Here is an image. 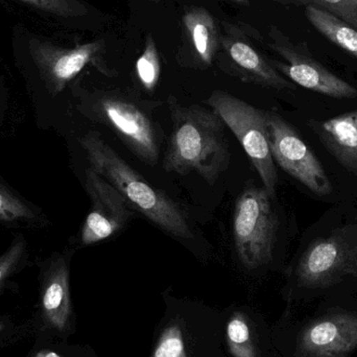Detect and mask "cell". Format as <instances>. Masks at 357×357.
Here are the masks:
<instances>
[{"label":"cell","mask_w":357,"mask_h":357,"mask_svg":"<svg viewBox=\"0 0 357 357\" xmlns=\"http://www.w3.org/2000/svg\"><path fill=\"white\" fill-rule=\"evenodd\" d=\"M173 132L163 169L181 176L197 174L210 186L215 184L230 162L225 123L214 110L197 105L169 102Z\"/></svg>","instance_id":"1"},{"label":"cell","mask_w":357,"mask_h":357,"mask_svg":"<svg viewBox=\"0 0 357 357\" xmlns=\"http://www.w3.org/2000/svg\"><path fill=\"white\" fill-rule=\"evenodd\" d=\"M90 169L115 187L130 205L153 224L178 238H193L188 214L167 193L146 182L98 132L91 131L79 139Z\"/></svg>","instance_id":"2"},{"label":"cell","mask_w":357,"mask_h":357,"mask_svg":"<svg viewBox=\"0 0 357 357\" xmlns=\"http://www.w3.org/2000/svg\"><path fill=\"white\" fill-rule=\"evenodd\" d=\"M271 199L264 187L253 185L243 189L235 203V250L241 264L249 270L266 266L273 259L279 220Z\"/></svg>","instance_id":"3"},{"label":"cell","mask_w":357,"mask_h":357,"mask_svg":"<svg viewBox=\"0 0 357 357\" xmlns=\"http://www.w3.org/2000/svg\"><path fill=\"white\" fill-rule=\"evenodd\" d=\"M207 102L236 136L261 178L264 188L274 199L278 174L271 152L266 111L220 90L214 91Z\"/></svg>","instance_id":"4"},{"label":"cell","mask_w":357,"mask_h":357,"mask_svg":"<svg viewBox=\"0 0 357 357\" xmlns=\"http://www.w3.org/2000/svg\"><path fill=\"white\" fill-rule=\"evenodd\" d=\"M84 106L88 117L114 132L140 160L156 165L159 159L156 128L137 104L114 92H96Z\"/></svg>","instance_id":"5"},{"label":"cell","mask_w":357,"mask_h":357,"mask_svg":"<svg viewBox=\"0 0 357 357\" xmlns=\"http://www.w3.org/2000/svg\"><path fill=\"white\" fill-rule=\"evenodd\" d=\"M106 52L104 39L77 44L73 47H63L39 38H33L29 42L31 60L52 96L64 91L70 82L89 65L108 77L116 75L105 60Z\"/></svg>","instance_id":"6"},{"label":"cell","mask_w":357,"mask_h":357,"mask_svg":"<svg viewBox=\"0 0 357 357\" xmlns=\"http://www.w3.org/2000/svg\"><path fill=\"white\" fill-rule=\"evenodd\" d=\"M296 276L300 287L328 289L345 277L357 280V235L354 229H340L317 239L298 262Z\"/></svg>","instance_id":"7"},{"label":"cell","mask_w":357,"mask_h":357,"mask_svg":"<svg viewBox=\"0 0 357 357\" xmlns=\"http://www.w3.org/2000/svg\"><path fill=\"white\" fill-rule=\"evenodd\" d=\"M261 39L259 31L241 23L222 22L220 47L216 60L220 68L245 83L276 90H295L270 60L255 46Z\"/></svg>","instance_id":"8"},{"label":"cell","mask_w":357,"mask_h":357,"mask_svg":"<svg viewBox=\"0 0 357 357\" xmlns=\"http://www.w3.org/2000/svg\"><path fill=\"white\" fill-rule=\"evenodd\" d=\"M268 47L287 63L270 60L271 65L291 81L317 93L335 98H356L357 89L331 73L312 56L304 42L295 43L278 27L268 29Z\"/></svg>","instance_id":"9"},{"label":"cell","mask_w":357,"mask_h":357,"mask_svg":"<svg viewBox=\"0 0 357 357\" xmlns=\"http://www.w3.org/2000/svg\"><path fill=\"white\" fill-rule=\"evenodd\" d=\"M273 159L285 173L301 182L317 195L333 192L324 167L301 136L280 115L266 111Z\"/></svg>","instance_id":"10"},{"label":"cell","mask_w":357,"mask_h":357,"mask_svg":"<svg viewBox=\"0 0 357 357\" xmlns=\"http://www.w3.org/2000/svg\"><path fill=\"white\" fill-rule=\"evenodd\" d=\"M85 186L91 208L82 227L79 241L88 247L123 230L135 209L113 185L90 167L86 171Z\"/></svg>","instance_id":"11"},{"label":"cell","mask_w":357,"mask_h":357,"mask_svg":"<svg viewBox=\"0 0 357 357\" xmlns=\"http://www.w3.org/2000/svg\"><path fill=\"white\" fill-rule=\"evenodd\" d=\"M73 316L68 264L64 256L54 255L40 272L37 317L39 337L66 335Z\"/></svg>","instance_id":"12"},{"label":"cell","mask_w":357,"mask_h":357,"mask_svg":"<svg viewBox=\"0 0 357 357\" xmlns=\"http://www.w3.org/2000/svg\"><path fill=\"white\" fill-rule=\"evenodd\" d=\"M357 349V314L340 312L317 319L298 340L301 357H348Z\"/></svg>","instance_id":"13"},{"label":"cell","mask_w":357,"mask_h":357,"mask_svg":"<svg viewBox=\"0 0 357 357\" xmlns=\"http://www.w3.org/2000/svg\"><path fill=\"white\" fill-rule=\"evenodd\" d=\"M181 24L178 63L190 68L211 67L220 52L222 35L213 15L203 6H188L183 13Z\"/></svg>","instance_id":"14"},{"label":"cell","mask_w":357,"mask_h":357,"mask_svg":"<svg viewBox=\"0 0 357 357\" xmlns=\"http://www.w3.org/2000/svg\"><path fill=\"white\" fill-rule=\"evenodd\" d=\"M307 123L331 156L357 176V110L326 121L310 119Z\"/></svg>","instance_id":"15"},{"label":"cell","mask_w":357,"mask_h":357,"mask_svg":"<svg viewBox=\"0 0 357 357\" xmlns=\"http://www.w3.org/2000/svg\"><path fill=\"white\" fill-rule=\"evenodd\" d=\"M305 16L312 26L342 50L357 58V29L335 15L314 6H305Z\"/></svg>","instance_id":"16"},{"label":"cell","mask_w":357,"mask_h":357,"mask_svg":"<svg viewBox=\"0 0 357 357\" xmlns=\"http://www.w3.org/2000/svg\"><path fill=\"white\" fill-rule=\"evenodd\" d=\"M40 214L22 197L0 183V222L6 224H33Z\"/></svg>","instance_id":"17"},{"label":"cell","mask_w":357,"mask_h":357,"mask_svg":"<svg viewBox=\"0 0 357 357\" xmlns=\"http://www.w3.org/2000/svg\"><path fill=\"white\" fill-rule=\"evenodd\" d=\"M136 77L146 91L154 92L158 85L161 75V61L158 47L152 33L146 38L144 52L136 61Z\"/></svg>","instance_id":"18"},{"label":"cell","mask_w":357,"mask_h":357,"mask_svg":"<svg viewBox=\"0 0 357 357\" xmlns=\"http://www.w3.org/2000/svg\"><path fill=\"white\" fill-rule=\"evenodd\" d=\"M43 14L60 20H75L90 14L91 6L84 0H18Z\"/></svg>","instance_id":"19"},{"label":"cell","mask_w":357,"mask_h":357,"mask_svg":"<svg viewBox=\"0 0 357 357\" xmlns=\"http://www.w3.org/2000/svg\"><path fill=\"white\" fill-rule=\"evenodd\" d=\"M229 348L234 357H257L251 331L245 317L235 314L227 325Z\"/></svg>","instance_id":"20"},{"label":"cell","mask_w":357,"mask_h":357,"mask_svg":"<svg viewBox=\"0 0 357 357\" xmlns=\"http://www.w3.org/2000/svg\"><path fill=\"white\" fill-rule=\"evenodd\" d=\"M27 256V243L21 235L17 236L8 249L0 255V293L8 287L10 279L24 266Z\"/></svg>","instance_id":"21"},{"label":"cell","mask_w":357,"mask_h":357,"mask_svg":"<svg viewBox=\"0 0 357 357\" xmlns=\"http://www.w3.org/2000/svg\"><path fill=\"white\" fill-rule=\"evenodd\" d=\"M296 6H314L335 15L357 29V0H291Z\"/></svg>","instance_id":"22"},{"label":"cell","mask_w":357,"mask_h":357,"mask_svg":"<svg viewBox=\"0 0 357 357\" xmlns=\"http://www.w3.org/2000/svg\"><path fill=\"white\" fill-rule=\"evenodd\" d=\"M153 357H187L180 327L174 325L163 331Z\"/></svg>","instance_id":"23"},{"label":"cell","mask_w":357,"mask_h":357,"mask_svg":"<svg viewBox=\"0 0 357 357\" xmlns=\"http://www.w3.org/2000/svg\"><path fill=\"white\" fill-rule=\"evenodd\" d=\"M25 326H20L10 317H0V347L18 341L25 335Z\"/></svg>","instance_id":"24"},{"label":"cell","mask_w":357,"mask_h":357,"mask_svg":"<svg viewBox=\"0 0 357 357\" xmlns=\"http://www.w3.org/2000/svg\"><path fill=\"white\" fill-rule=\"evenodd\" d=\"M29 357H64L60 352L52 348L45 347V343L42 340L38 341L37 345Z\"/></svg>","instance_id":"25"},{"label":"cell","mask_w":357,"mask_h":357,"mask_svg":"<svg viewBox=\"0 0 357 357\" xmlns=\"http://www.w3.org/2000/svg\"><path fill=\"white\" fill-rule=\"evenodd\" d=\"M230 1L235 2L237 4H241V6H249L250 0H230Z\"/></svg>","instance_id":"26"},{"label":"cell","mask_w":357,"mask_h":357,"mask_svg":"<svg viewBox=\"0 0 357 357\" xmlns=\"http://www.w3.org/2000/svg\"><path fill=\"white\" fill-rule=\"evenodd\" d=\"M273 1L279 2V3L282 4H293V1H291V0H273Z\"/></svg>","instance_id":"27"},{"label":"cell","mask_w":357,"mask_h":357,"mask_svg":"<svg viewBox=\"0 0 357 357\" xmlns=\"http://www.w3.org/2000/svg\"><path fill=\"white\" fill-rule=\"evenodd\" d=\"M149 1L154 2V3H158V2H160L161 0H149Z\"/></svg>","instance_id":"28"}]
</instances>
